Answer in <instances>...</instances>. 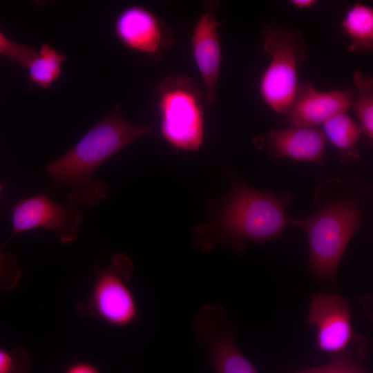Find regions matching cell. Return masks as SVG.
<instances>
[{
	"instance_id": "cell-7",
	"label": "cell",
	"mask_w": 373,
	"mask_h": 373,
	"mask_svg": "<svg viewBox=\"0 0 373 373\" xmlns=\"http://www.w3.org/2000/svg\"><path fill=\"white\" fill-rule=\"evenodd\" d=\"M225 320L219 305L202 307L191 321L196 342L216 373H259L240 351Z\"/></svg>"
},
{
	"instance_id": "cell-13",
	"label": "cell",
	"mask_w": 373,
	"mask_h": 373,
	"mask_svg": "<svg viewBox=\"0 0 373 373\" xmlns=\"http://www.w3.org/2000/svg\"><path fill=\"white\" fill-rule=\"evenodd\" d=\"M219 3L209 2L197 20L191 37L193 59L205 86L207 104L217 99V85L222 64V50L218 28L224 21L216 19L215 11Z\"/></svg>"
},
{
	"instance_id": "cell-10",
	"label": "cell",
	"mask_w": 373,
	"mask_h": 373,
	"mask_svg": "<svg viewBox=\"0 0 373 373\" xmlns=\"http://www.w3.org/2000/svg\"><path fill=\"white\" fill-rule=\"evenodd\" d=\"M355 99L353 87L322 91L312 83H305L298 85L282 115L289 126L316 127L340 113L347 112Z\"/></svg>"
},
{
	"instance_id": "cell-20",
	"label": "cell",
	"mask_w": 373,
	"mask_h": 373,
	"mask_svg": "<svg viewBox=\"0 0 373 373\" xmlns=\"http://www.w3.org/2000/svg\"><path fill=\"white\" fill-rule=\"evenodd\" d=\"M0 55L27 69L37 52L26 44L10 40L0 30Z\"/></svg>"
},
{
	"instance_id": "cell-21",
	"label": "cell",
	"mask_w": 373,
	"mask_h": 373,
	"mask_svg": "<svg viewBox=\"0 0 373 373\" xmlns=\"http://www.w3.org/2000/svg\"><path fill=\"white\" fill-rule=\"evenodd\" d=\"M325 373H365V372L347 359L338 358L329 364L322 366Z\"/></svg>"
},
{
	"instance_id": "cell-18",
	"label": "cell",
	"mask_w": 373,
	"mask_h": 373,
	"mask_svg": "<svg viewBox=\"0 0 373 373\" xmlns=\"http://www.w3.org/2000/svg\"><path fill=\"white\" fill-rule=\"evenodd\" d=\"M21 269L15 256L0 247V291L8 292L19 285Z\"/></svg>"
},
{
	"instance_id": "cell-14",
	"label": "cell",
	"mask_w": 373,
	"mask_h": 373,
	"mask_svg": "<svg viewBox=\"0 0 373 373\" xmlns=\"http://www.w3.org/2000/svg\"><path fill=\"white\" fill-rule=\"evenodd\" d=\"M327 140L336 148L342 164H358L361 160L357 144L363 135L361 128L347 114L340 113L323 124Z\"/></svg>"
},
{
	"instance_id": "cell-5",
	"label": "cell",
	"mask_w": 373,
	"mask_h": 373,
	"mask_svg": "<svg viewBox=\"0 0 373 373\" xmlns=\"http://www.w3.org/2000/svg\"><path fill=\"white\" fill-rule=\"evenodd\" d=\"M134 269V263L127 255L113 254L107 266L95 271L88 296L75 305L76 313L116 328L135 325L140 314L130 286Z\"/></svg>"
},
{
	"instance_id": "cell-9",
	"label": "cell",
	"mask_w": 373,
	"mask_h": 373,
	"mask_svg": "<svg viewBox=\"0 0 373 373\" xmlns=\"http://www.w3.org/2000/svg\"><path fill=\"white\" fill-rule=\"evenodd\" d=\"M114 32L126 48L153 59H160L173 43L165 21L137 6L126 8L118 15Z\"/></svg>"
},
{
	"instance_id": "cell-8",
	"label": "cell",
	"mask_w": 373,
	"mask_h": 373,
	"mask_svg": "<svg viewBox=\"0 0 373 373\" xmlns=\"http://www.w3.org/2000/svg\"><path fill=\"white\" fill-rule=\"evenodd\" d=\"M11 221L12 232L5 244L17 234L39 228L56 231L62 243L70 244L78 237L82 212L73 204H60L39 194L15 204Z\"/></svg>"
},
{
	"instance_id": "cell-19",
	"label": "cell",
	"mask_w": 373,
	"mask_h": 373,
	"mask_svg": "<svg viewBox=\"0 0 373 373\" xmlns=\"http://www.w3.org/2000/svg\"><path fill=\"white\" fill-rule=\"evenodd\" d=\"M31 366V358L23 348L0 347V373H30Z\"/></svg>"
},
{
	"instance_id": "cell-11",
	"label": "cell",
	"mask_w": 373,
	"mask_h": 373,
	"mask_svg": "<svg viewBox=\"0 0 373 373\" xmlns=\"http://www.w3.org/2000/svg\"><path fill=\"white\" fill-rule=\"evenodd\" d=\"M251 142L258 150L271 159L324 165L327 140L323 131L316 127L289 126L256 136Z\"/></svg>"
},
{
	"instance_id": "cell-4",
	"label": "cell",
	"mask_w": 373,
	"mask_h": 373,
	"mask_svg": "<svg viewBox=\"0 0 373 373\" xmlns=\"http://www.w3.org/2000/svg\"><path fill=\"white\" fill-rule=\"evenodd\" d=\"M160 113V131L176 149L197 151L204 137L205 95L188 76L171 74L155 87Z\"/></svg>"
},
{
	"instance_id": "cell-22",
	"label": "cell",
	"mask_w": 373,
	"mask_h": 373,
	"mask_svg": "<svg viewBox=\"0 0 373 373\" xmlns=\"http://www.w3.org/2000/svg\"><path fill=\"white\" fill-rule=\"evenodd\" d=\"M63 373H102V372L91 362L77 361L68 365Z\"/></svg>"
},
{
	"instance_id": "cell-1",
	"label": "cell",
	"mask_w": 373,
	"mask_h": 373,
	"mask_svg": "<svg viewBox=\"0 0 373 373\" xmlns=\"http://www.w3.org/2000/svg\"><path fill=\"white\" fill-rule=\"evenodd\" d=\"M227 176L230 189L209 203V218L193 230V247L206 253L220 243L242 249L247 241L264 244L280 239L290 225L286 209L293 200L292 193L252 187L233 171Z\"/></svg>"
},
{
	"instance_id": "cell-17",
	"label": "cell",
	"mask_w": 373,
	"mask_h": 373,
	"mask_svg": "<svg viewBox=\"0 0 373 373\" xmlns=\"http://www.w3.org/2000/svg\"><path fill=\"white\" fill-rule=\"evenodd\" d=\"M356 99L352 104L360 127L368 139H373V77L356 70L353 74Z\"/></svg>"
},
{
	"instance_id": "cell-15",
	"label": "cell",
	"mask_w": 373,
	"mask_h": 373,
	"mask_svg": "<svg viewBox=\"0 0 373 373\" xmlns=\"http://www.w3.org/2000/svg\"><path fill=\"white\" fill-rule=\"evenodd\" d=\"M341 28L350 39V52H372L373 9L370 6L354 3L345 15Z\"/></svg>"
},
{
	"instance_id": "cell-3",
	"label": "cell",
	"mask_w": 373,
	"mask_h": 373,
	"mask_svg": "<svg viewBox=\"0 0 373 373\" xmlns=\"http://www.w3.org/2000/svg\"><path fill=\"white\" fill-rule=\"evenodd\" d=\"M152 132L149 126L126 119L117 104L63 156L46 167L47 176L60 186L69 187V203L93 207L108 195V189L93 179L98 167L123 149Z\"/></svg>"
},
{
	"instance_id": "cell-23",
	"label": "cell",
	"mask_w": 373,
	"mask_h": 373,
	"mask_svg": "<svg viewBox=\"0 0 373 373\" xmlns=\"http://www.w3.org/2000/svg\"><path fill=\"white\" fill-rule=\"evenodd\" d=\"M316 0H291L290 3L296 9L305 10L308 9L316 4Z\"/></svg>"
},
{
	"instance_id": "cell-25",
	"label": "cell",
	"mask_w": 373,
	"mask_h": 373,
	"mask_svg": "<svg viewBox=\"0 0 373 373\" xmlns=\"http://www.w3.org/2000/svg\"><path fill=\"white\" fill-rule=\"evenodd\" d=\"M2 189H3V185L0 182V193H1V190H2Z\"/></svg>"
},
{
	"instance_id": "cell-16",
	"label": "cell",
	"mask_w": 373,
	"mask_h": 373,
	"mask_svg": "<svg viewBox=\"0 0 373 373\" xmlns=\"http://www.w3.org/2000/svg\"><path fill=\"white\" fill-rule=\"evenodd\" d=\"M66 59L64 55L47 44H43L27 68L30 82L40 88H49L61 75Z\"/></svg>"
},
{
	"instance_id": "cell-12",
	"label": "cell",
	"mask_w": 373,
	"mask_h": 373,
	"mask_svg": "<svg viewBox=\"0 0 373 373\" xmlns=\"http://www.w3.org/2000/svg\"><path fill=\"white\" fill-rule=\"evenodd\" d=\"M307 322L316 327L318 345L327 353L341 352L353 337L348 302L337 294L312 295Z\"/></svg>"
},
{
	"instance_id": "cell-6",
	"label": "cell",
	"mask_w": 373,
	"mask_h": 373,
	"mask_svg": "<svg viewBox=\"0 0 373 373\" xmlns=\"http://www.w3.org/2000/svg\"><path fill=\"white\" fill-rule=\"evenodd\" d=\"M262 32V48L270 61L260 78V93L271 109L282 114L296 93L298 70L308 59L309 51L298 30L266 23Z\"/></svg>"
},
{
	"instance_id": "cell-24",
	"label": "cell",
	"mask_w": 373,
	"mask_h": 373,
	"mask_svg": "<svg viewBox=\"0 0 373 373\" xmlns=\"http://www.w3.org/2000/svg\"><path fill=\"white\" fill-rule=\"evenodd\" d=\"M298 373H325L322 366L318 367L312 368L307 370L300 372Z\"/></svg>"
},
{
	"instance_id": "cell-2",
	"label": "cell",
	"mask_w": 373,
	"mask_h": 373,
	"mask_svg": "<svg viewBox=\"0 0 373 373\" xmlns=\"http://www.w3.org/2000/svg\"><path fill=\"white\" fill-rule=\"evenodd\" d=\"M372 193V184L360 177L326 179L315 188L314 211L289 218V224L307 235L309 266L318 278L325 281L335 278L350 241L365 222Z\"/></svg>"
}]
</instances>
